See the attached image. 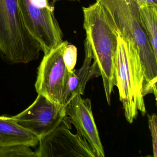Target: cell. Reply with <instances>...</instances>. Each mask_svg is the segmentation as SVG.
Instances as JSON below:
<instances>
[{"label":"cell","mask_w":157,"mask_h":157,"mask_svg":"<svg viewBox=\"0 0 157 157\" xmlns=\"http://www.w3.org/2000/svg\"><path fill=\"white\" fill-rule=\"evenodd\" d=\"M85 42L90 49L93 63L102 78L105 98L111 104V94L117 85L115 57L118 44V32L113 20L99 2L82 7Z\"/></svg>","instance_id":"obj_1"},{"label":"cell","mask_w":157,"mask_h":157,"mask_svg":"<svg viewBox=\"0 0 157 157\" xmlns=\"http://www.w3.org/2000/svg\"><path fill=\"white\" fill-rule=\"evenodd\" d=\"M111 14L120 36L133 42L139 57L143 97L152 94L157 99V58L142 26L139 7L135 0H96Z\"/></svg>","instance_id":"obj_2"},{"label":"cell","mask_w":157,"mask_h":157,"mask_svg":"<svg viewBox=\"0 0 157 157\" xmlns=\"http://www.w3.org/2000/svg\"><path fill=\"white\" fill-rule=\"evenodd\" d=\"M41 46L25 27L18 0H0V56L11 65L39 57Z\"/></svg>","instance_id":"obj_3"},{"label":"cell","mask_w":157,"mask_h":157,"mask_svg":"<svg viewBox=\"0 0 157 157\" xmlns=\"http://www.w3.org/2000/svg\"><path fill=\"white\" fill-rule=\"evenodd\" d=\"M115 69L119 100L123 105L127 121L132 124L139 112L143 115L146 113L144 97L141 92V65L133 42L124 40L119 33Z\"/></svg>","instance_id":"obj_4"},{"label":"cell","mask_w":157,"mask_h":157,"mask_svg":"<svg viewBox=\"0 0 157 157\" xmlns=\"http://www.w3.org/2000/svg\"><path fill=\"white\" fill-rule=\"evenodd\" d=\"M24 23L44 55L63 42L51 0H18Z\"/></svg>","instance_id":"obj_5"},{"label":"cell","mask_w":157,"mask_h":157,"mask_svg":"<svg viewBox=\"0 0 157 157\" xmlns=\"http://www.w3.org/2000/svg\"><path fill=\"white\" fill-rule=\"evenodd\" d=\"M68 44L67 41H63L44 55L38 67L35 84L38 94H43L50 101L62 105L69 73L63 54Z\"/></svg>","instance_id":"obj_6"},{"label":"cell","mask_w":157,"mask_h":157,"mask_svg":"<svg viewBox=\"0 0 157 157\" xmlns=\"http://www.w3.org/2000/svg\"><path fill=\"white\" fill-rule=\"evenodd\" d=\"M71 123L67 116L53 131L41 138L37 157H96L86 140L70 131Z\"/></svg>","instance_id":"obj_7"},{"label":"cell","mask_w":157,"mask_h":157,"mask_svg":"<svg viewBox=\"0 0 157 157\" xmlns=\"http://www.w3.org/2000/svg\"><path fill=\"white\" fill-rule=\"evenodd\" d=\"M66 116L65 105L56 103L42 94L23 112L11 117L18 124L39 139L56 128Z\"/></svg>","instance_id":"obj_8"},{"label":"cell","mask_w":157,"mask_h":157,"mask_svg":"<svg viewBox=\"0 0 157 157\" xmlns=\"http://www.w3.org/2000/svg\"><path fill=\"white\" fill-rule=\"evenodd\" d=\"M65 113L69 122L87 140L96 157L105 156L99 132L94 121L91 103L89 99L80 94L75 95L65 105Z\"/></svg>","instance_id":"obj_9"},{"label":"cell","mask_w":157,"mask_h":157,"mask_svg":"<svg viewBox=\"0 0 157 157\" xmlns=\"http://www.w3.org/2000/svg\"><path fill=\"white\" fill-rule=\"evenodd\" d=\"M85 59L82 67L78 70L69 71L66 91L63 97L65 105L75 95H83L87 82L91 79L101 76L99 70L93 63L91 52L89 46L84 42Z\"/></svg>","instance_id":"obj_10"},{"label":"cell","mask_w":157,"mask_h":157,"mask_svg":"<svg viewBox=\"0 0 157 157\" xmlns=\"http://www.w3.org/2000/svg\"><path fill=\"white\" fill-rule=\"evenodd\" d=\"M40 139L18 124L11 117L0 116V147L25 145L36 146Z\"/></svg>","instance_id":"obj_11"},{"label":"cell","mask_w":157,"mask_h":157,"mask_svg":"<svg viewBox=\"0 0 157 157\" xmlns=\"http://www.w3.org/2000/svg\"><path fill=\"white\" fill-rule=\"evenodd\" d=\"M139 10L141 24L157 58V7L144 6Z\"/></svg>","instance_id":"obj_12"},{"label":"cell","mask_w":157,"mask_h":157,"mask_svg":"<svg viewBox=\"0 0 157 157\" xmlns=\"http://www.w3.org/2000/svg\"><path fill=\"white\" fill-rule=\"evenodd\" d=\"M37 157L36 152L25 145L0 147V157Z\"/></svg>","instance_id":"obj_13"},{"label":"cell","mask_w":157,"mask_h":157,"mask_svg":"<svg viewBox=\"0 0 157 157\" xmlns=\"http://www.w3.org/2000/svg\"><path fill=\"white\" fill-rule=\"evenodd\" d=\"M77 47L74 45L68 44L64 49L63 58L65 66L69 71L74 69L77 63Z\"/></svg>","instance_id":"obj_14"},{"label":"cell","mask_w":157,"mask_h":157,"mask_svg":"<svg viewBox=\"0 0 157 157\" xmlns=\"http://www.w3.org/2000/svg\"><path fill=\"white\" fill-rule=\"evenodd\" d=\"M149 128L152 140L153 157H157V117L156 114H148Z\"/></svg>","instance_id":"obj_15"},{"label":"cell","mask_w":157,"mask_h":157,"mask_svg":"<svg viewBox=\"0 0 157 157\" xmlns=\"http://www.w3.org/2000/svg\"><path fill=\"white\" fill-rule=\"evenodd\" d=\"M139 7L147 6L157 7V0H135Z\"/></svg>","instance_id":"obj_16"},{"label":"cell","mask_w":157,"mask_h":157,"mask_svg":"<svg viewBox=\"0 0 157 157\" xmlns=\"http://www.w3.org/2000/svg\"><path fill=\"white\" fill-rule=\"evenodd\" d=\"M54 3L57 2L61 1H79V0H51Z\"/></svg>","instance_id":"obj_17"}]
</instances>
